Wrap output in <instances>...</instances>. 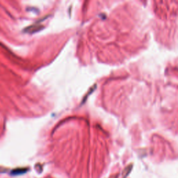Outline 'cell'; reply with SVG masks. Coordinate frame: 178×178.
Returning <instances> with one entry per match:
<instances>
[{
  "label": "cell",
  "mask_w": 178,
  "mask_h": 178,
  "mask_svg": "<svg viewBox=\"0 0 178 178\" xmlns=\"http://www.w3.org/2000/svg\"><path fill=\"white\" fill-rule=\"evenodd\" d=\"M43 28V26H40V25H38V26H31L29 27H27V28L25 29V31L26 32L29 33H34L36 32V31H38Z\"/></svg>",
  "instance_id": "1"
}]
</instances>
